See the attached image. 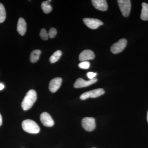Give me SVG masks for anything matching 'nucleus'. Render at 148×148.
<instances>
[{
	"label": "nucleus",
	"mask_w": 148,
	"mask_h": 148,
	"mask_svg": "<svg viewBox=\"0 0 148 148\" xmlns=\"http://www.w3.org/2000/svg\"><path fill=\"white\" fill-rule=\"evenodd\" d=\"M37 98V93L34 90H29L21 103V107L23 110L27 111L31 109L36 101Z\"/></svg>",
	"instance_id": "1"
},
{
	"label": "nucleus",
	"mask_w": 148,
	"mask_h": 148,
	"mask_svg": "<svg viewBox=\"0 0 148 148\" xmlns=\"http://www.w3.org/2000/svg\"><path fill=\"white\" fill-rule=\"evenodd\" d=\"M22 127L24 131L32 134H37L40 131L39 125L32 120H25L22 123Z\"/></svg>",
	"instance_id": "2"
},
{
	"label": "nucleus",
	"mask_w": 148,
	"mask_h": 148,
	"mask_svg": "<svg viewBox=\"0 0 148 148\" xmlns=\"http://www.w3.org/2000/svg\"><path fill=\"white\" fill-rule=\"evenodd\" d=\"M105 92V90L103 88L94 89L83 93L80 96V99L82 100H85L90 98H97L103 95Z\"/></svg>",
	"instance_id": "3"
},
{
	"label": "nucleus",
	"mask_w": 148,
	"mask_h": 148,
	"mask_svg": "<svg viewBox=\"0 0 148 148\" xmlns=\"http://www.w3.org/2000/svg\"><path fill=\"white\" fill-rule=\"evenodd\" d=\"M123 16L127 17L129 15L131 10V2L130 0L117 1Z\"/></svg>",
	"instance_id": "4"
},
{
	"label": "nucleus",
	"mask_w": 148,
	"mask_h": 148,
	"mask_svg": "<svg viewBox=\"0 0 148 148\" xmlns=\"http://www.w3.org/2000/svg\"><path fill=\"white\" fill-rule=\"evenodd\" d=\"M127 40L125 38L119 40L117 42L114 44L111 47V51L114 54L121 52L126 47L127 45Z\"/></svg>",
	"instance_id": "5"
},
{
	"label": "nucleus",
	"mask_w": 148,
	"mask_h": 148,
	"mask_svg": "<svg viewBox=\"0 0 148 148\" xmlns=\"http://www.w3.org/2000/svg\"><path fill=\"white\" fill-rule=\"evenodd\" d=\"M82 125L86 130L91 132L95 129L96 126L95 119L92 117H85L82 120Z\"/></svg>",
	"instance_id": "6"
},
{
	"label": "nucleus",
	"mask_w": 148,
	"mask_h": 148,
	"mask_svg": "<svg viewBox=\"0 0 148 148\" xmlns=\"http://www.w3.org/2000/svg\"><path fill=\"white\" fill-rule=\"evenodd\" d=\"M83 20L85 25L90 29H97L103 24L102 21L96 18H85Z\"/></svg>",
	"instance_id": "7"
},
{
	"label": "nucleus",
	"mask_w": 148,
	"mask_h": 148,
	"mask_svg": "<svg viewBox=\"0 0 148 148\" xmlns=\"http://www.w3.org/2000/svg\"><path fill=\"white\" fill-rule=\"evenodd\" d=\"M97 80H98L97 79L94 78L93 79H90L89 80L85 81L83 79L79 78L76 81L74 84V86L75 88L87 87L95 83V82H97Z\"/></svg>",
	"instance_id": "8"
},
{
	"label": "nucleus",
	"mask_w": 148,
	"mask_h": 148,
	"mask_svg": "<svg viewBox=\"0 0 148 148\" xmlns=\"http://www.w3.org/2000/svg\"><path fill=\"white\" fill-rule=\"evenodd\" d=\"M40 119L42 124L47 127H51L54 125V121L51 116L49 114L46 112L41 114Z\"/></svg>",
	"instance_id": "9"
},
{
	"label": "nucleus",
	"mask_w": 148,
	"mask_h": 148,
	"mask_svg": "<svg viewBox=\"0 0 148 148\" xmlns=\"http://www.w3.org/2000/svg\"><path fill=\"white\" fill-rule=\"evenodd\" d=\"M62 81V79L60 77H56L51 79L49 82V87L51 92H56L61 86Z\"/></svg>",
	"instance_id": "10"
},
{
	"label": "nucleus",
	"mask_w": 148,
	"mask_h": 148,
	"mask_svg": "<svg viewBox=\"0 0 148 148\" xmlns=\"http://www.w3.org/2000/svg\"><path fill=\"white\" fill-rule=\"evenodd\" d=\"M95 57V53L90 50H84L79 56V60L80 61H84L88 60H92Z\"/></svg>",
	"instance_id": "11"
},
{
	"label": "nucleus",
	"mask_w": 148,
	"mask_h": 148,
	"mask_svg": "<svg viewBox=\"0 0 148 148\" xmlns=\"http://www.w3.org/2000/svg\"><path fill=\"white\" fill-rule=\"evenodd\" d=\"M91 1L93 6L98 10L105 11L108 9V3L105 0H92Z\"/></svg>",
	"instance_id": "12"
},
{
	"label": "nucleus",
	"mask_w": 148,
	"mask_h": 148,
	"mask_svg": "<svg viewBox=\"0 0 148 148\" xmlns=\"http://www.w3.org/2000/svg\"><path fill=\"white\" fill-rule=\"evenodd\" d=\"M17 30L18 34L24 36L27 31V23L24 18H19L17 25Z\"/></svg>",
	"instance_id": "13"
},
{
	"label": "nucleus",
	"mask_w": 148,
	"mask_h": 148,
	"mask_svg": "<svg viewBox=\"0 0 148 148\" xmlns=\"http://www.w3.org/2000/svg\"><path fill=\"white\" fill-rule=\"evenodd\" d=\"M140 17L144 21L148 20V4L147 3H142V12Z\"/></svg>",
	"instance_id": "14"
},
{
	"label": "nucleus",
	"mask_w": 148,
	"mask_h": 148,
	"mask_svg": "<svg viewBox=\"0 0 148 148\" xmlns=\"http://www.w3.org/2000/svg\"><path fill=\"white\" fill-rule=\"evenodd\" d=\"M41 51L40 50L36 49L33 51L30 55V61L32 63L36 62L39 59Z\"/></svg>",
	"instance_id": "15"
},
{
	"label": "nucleus",
	"mask_w": 148,
	"mask_h": 148,
	"mask_svg": "<svg viewBox=\"0 0 148 148\" xmlns=\"http://www.w3.org/2000/svg\"><path fill=\"white\" fill-rule=\"evenodd\" d=\"M51 1H45L41 4V8L44 12L46 14L50 13L52 10V8L49 3Z\"/></svg>",
	"instance_id": "16"
},
{
	"label": "nucleus",
	"mask_w": 148,
	"mask_h": 148,
	"mask_svg": "<svg viewBox=\"0 0 148 148\" xmlns=\"http://www.w3.org/2000/svg\"><path fill=\"white\" fill-rule=\"evenodd\" d=\"M62 54V51L61 50H57L51 56L50 58H49V61H50V63L53 64V63H55L56 61H58L60 59Z\"/></svg>",
	"instance_id": "17"
},
{
	"label": "nucleus",
	"mask_w": 148,
	"mask_h": 148,
	"mask_svg": "<svg viewBox=\"0 0 148 148\" xmlns=\"http://www.w3.org/2000/svg\"><path fill=\"white\" fill-rule=\"evenodd\" d=\"M6 18L5 8L2 4L0 3V23H3Z\"/></svg>",
	"instance_id": "18"
},
{
	"label": "nucleus",
	"mask_w": 148,
	"mask_h": 148,
	"mask_svg": "<svg viewBox=\"0 0 148 148\" xmlns=\"http://www.w3.org/2000/svg\"><path fill=\"white\" fill-rule=\"evenodd\" d=\"M40 36L41 38L44 40H47L48 39V33H47L46 30L45 29H43V28L41 30Z\"/></svg>",
	"instance_id": "19"
},
{
	"label": "nucleus",
	"mask_w": 148,
	"mask_h": 148,
	"mask_svg": "<svg viewBox=\"0 0 148 148\" xmlns=\"http://www.w3.org/2000/svg\"><path fill=\"white\" fill-rule=\"evenodd\" d=\"M90 64L88 61H84L81 62L79 64V67L80 69H87L90 67Z\"/></svg>",
	"instance_id": "20"
},
{
	"label": "nucleus",
	"mask_w": 148,
	"mask_h": 148,
	"mask_svg": "<svg viewBox=\"0 0 148 148\" xmlns=\"http://www.w3.org/2000/svg\"><path fill=\"white\" fill-rule=\"evenodd\" d=\"M57 34V31L54 28H51L48 33L49 37L51 38H54Z\"/></svg>",
	"instance_id": "21"
},
{
	"label": "nucleus",
	"mask_w": 148,
	"mask_h": 148,
	"mask_svg": "<svg viewBox=\"0 0 148 148\" xmlns=\"http://www.w3.org/2000/svg\"><path fill=\"white\" fill-rule=\"evenodd\" d=\"M97 73H93V72H88L87 74L88 77L90 79H93L97 75Z\"/></svg>",
	"instance_id": "22"
},
{
	"label": "nucleus",
	"mask_w": 148,
	"mask_h": 148,
	"mask_svg": "<svg viewBox=\"0 0 148 148\" xmlns=\"http://www.w3.org/2000/svg\"><path fill=\"white\" fill-rule=\"evenodd\" d=\"M4 85L2 83H0V90H3L4 88Z\"/></svg>",
	"instance_id": "23"
},
{
	"label": "nucleus",
	"mask_w": 148,
	"mask_h": 148,
	"mask_svg": "<svg viewBox=\"0 0 148 148\" xmlns=\"http://www.w3.org/2000/svg\"><path fill=\"white\" fill-rule=\"evenodd\" d=\"M2 124V117L0 114V126Z\"/></svg>",
	"instance_id": "24"
},
{
	"label": "nucleus",
	"mask_w": 148,
	"mask_h": 148,
	"mask_svg": "<svg viewBox=\"0 0 148 148\" xmlns=\"http://www.w3.org/2000/svg\"><path fill=\"white\" fill-rule=\"evenodd\" d=\"M147 121L148 122V113H147Z\"/></svg>",
	"instance_id": "25"
},
{
	"label": "nucleus",
	"mask_w": 148,
	"mask_h": 148,
	"mask_svg": "<svg viewBox=\"0 0 148 148\" xmlns=\"http://www.w3.org/2000/svg\"></svg>",
	"instance_id": "26"
}]
</instances>
